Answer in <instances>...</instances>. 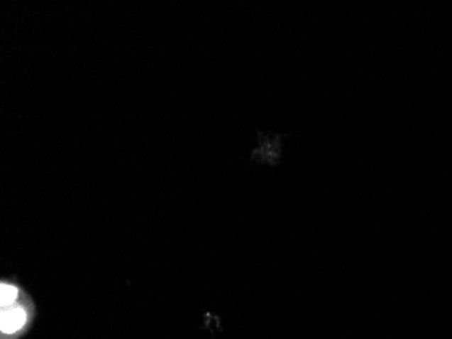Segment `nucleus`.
<instances>
[{
	"label": "nucleus",
	"mask_w": 452,
	"mask_h": 339,
	"mask_svg": "<svg viewBox=\"0 0 452 339\" xmlns=\"http://www.w3.org/2000/svg\"><path fill=\"white\" fill-rule=\"evenodd\" d=\"M18 294H19V291L16 286L3 282L1 288H0V306H1V308L13 306L16 297H18Z\"/></svg>",
	"instance_id": "nucleus-2"
},
{
	"label": "nucleus",
	"mask_w": 452,
	"mask_h": 339,
	"mask_svg": "<svg viewBox=\"0 0 452 339\" xmlns=\"http://www.w3.org/2000/svg\"><path fill=\"white\" fill-rule=\"evenodd\" d=\"M0 318H1L0 330L3 334H7V335H11L18 333L19 330H22V327L28 321L26 312L19 306H10V307L1 308Z\"/></svg>",
	"instance_id": "nucleus-1"
}]
</instances>
